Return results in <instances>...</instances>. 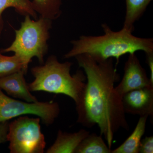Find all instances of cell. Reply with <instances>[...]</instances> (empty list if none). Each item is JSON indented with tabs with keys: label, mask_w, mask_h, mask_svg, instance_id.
I'll return each mask as SVG.
<instances>
[{
	"label": "cell",
	"mask_w": 153,
	"mask_h": 153,
	"mask_svg": "<svg viewBox=\"0 0 153 153\" xmlns=\"http://www.w3.org/2000/svg\"><path fill=\"white\" fill-rule=\"evenodd\" d=\"M74 57L87 80L76 104L77 122L88 128L98 126L100 135L111 149L115 134L121 128L129 130L123 97L115 88V83L120 79L117 66L112 58L97 62L87 55Z\"/></svg>",
	"instance_id": "1"
},
{
	"label": "cell",
	"mask_w": 153,
	"mask_h": 153,
	"mask_svg": "<svg viewBox=\"0 0 153 153\" xmlns=\"http://www.w3.org/2000/svg\"><path fill=\"white\" fill-rule=\"evenodd\" d=\"M104 34L101 36H80L71 41L72 48L64 55L66 59L80 55H87L97 62L111 58L116 59L117 66L120 58L126 54L142 51L145 54L153 53L152 38H143L134 36L132 32L122 28L113 31L107 24L101 25Z\"/></svg>",
	"instance_id": "2"
},
{
	"label": "cell",
	"mask_w": 153,
	"mask_h": 153,
	"mask_svg": "<svg viewBox=\"0 0 153 153\" xmlns=\"http://www.w3.org/2000/svg\"><path fill=\"white\" fill-rule=\"evenodd\" d=\"M72 65L71 62L60 63L56 56H50L45 64L31 69L35 79L28 84L29 89L31 91L64 94L77 104L85 88L86 76L80 70L71 75Z\"/></svg>",
	"instance_id": "3"
},
{
	"label": "cell",
	"mask_w": 153,
	"mask_h": 153,
	"mask_svg": "<svg viewBox=\"0 0 153 153\" xmlns=\"http://www.w3.org/2000/svg\"><path fill=\"white\" fill-rule=\"evenodd\" d=\"M52 27V21L40 17L36 21L25 16L21 28L15 30L16 38L10 46L2 49L1 53L13 52L19 56L23 64V71H27L29 63L33 57L38 59L39 63L44 64V56L48 50L47 41L49 31Z\"/></svg>",
	"instance_id": "4"
},
{
	"label": "cell",
	"mask_w": 153,
	"mask_h": 153,
	"mask_svg": "<svg viewBox=\"0 0 153 153\" xmlns=\"http://www.w3.org/2000/svg\"><path fill=\"white\" fill-rule=\"evenodd\" d=\"M40 118L20 116L9 124L7 141L11 153H43L46 147Z\"/></svg>",
	"instance_id": "5"
},
{
	"label": "cell",
	"mask_w": 153,
	"mask_h": 153,
	"mask_svg": "<svg viewBox=\"0 0 153 153\" xmlns=\"http://www.w3.org/2000/svg\"><path fill=\"white\" fill-rule=\"evenodd\" d=\"M60 112V106L57 102L20 101L6 95L0 89V123L31 114L37 116L44 124L48 126L53 123Z\"/></svg>",
	"instance_id": "6"
},
{
	"label": "cell",
	"mask_w": 153,
	"mask_h": 153,
	"mask_svg": "<svg viewBox=\"0 0 153 153\" xmlns=\"http://www.w3.org/2000/svg\"><path fill=\"white\" fill-rule=\"evenodd\" d=\"M144 88H153V84L135 53L129 54L124 67L123 77L115 87V90L123 97L129 91Z\"/></svg>",
	"instance_id": "7"
},
{
	"label": "cell",
	"mask_w": 153,
	"mask_h": 153,
	"mask_svg": "<svg viewBox=\"0 0 153 153\" xmlns=\"http://www.w3.org/2000/svg\"><path fill=\"white\" fill-rule=\"evenodd\" d=\"M126 113L153 117V88H144L126 93L123 97Z\"/></svg>",
	"instance_id": "8"
},
{
	"label": "cell",
	"mask_w": 153,
	"mask_h": 153,
	"mask_svg": "<svg viewBox=\"0 0 153 153\" xmlns=\"http://www.w3.org/2000/svg\"><path fill=\"white\" fill-rule=\"evenodd\" d=\"M25 74L24 71H20L0 78V89L14 98L27 102H37L38 100L30 92L24 76Z\"/></svg>",
	"instance_id": "9"
},
{
	"label": "cell",
	"mask_w": 153,
	"mask_h": 153,
	"mask_svg": "<svg viewBox=\"0 0 153 153\" xmlns=\"http://www.w3.org/2000/svg\"><path fill=\"white\" fill-rule=\"evenodd\" d=\"M90 133L85 129L80 130L73 133L59 130L55 143L49 147L47 153H75L80 143Z\"/></svg>",
	"instance_id": "10"
},
{
	"label": "cell",
	"mask_w": 153,
	"mask_h": 153,
	"mask_svg": "<svg viewBox=\"0 0 153 153\" xmlns=\"http://www.w3.org/2000/svg\"><path fill=\"white\" fill-rule=\"evenodd\" d=\"M148 115L140 117L136 126L131 135L111 153H139L142 138L146 130Z\"/></svg>",
	"instance_id": "11"
},
{
	"label": "cell",
	"mask_w": 153,
	"mask_h": 153,
	"mask_svg": "<svg viewBox=\"0 0 153 153\" xmlns=\"http://www.w3.org/2000/svg\"><path fill=\"white\" fill-rule=\"evenodd\" d=\"M126 13L123 29L133 33L134 24L143 15L152 0H125Z\"/></svg>",
	"instance_id": "12"
},
{
	"label": "cell",
	"mask_w": 153,
	"mask_h": 153,
	"mask_svg": "<svg viewBox=\"0 0 153 153\" xmlns=\"http://www.w3.org/2000/svg\"><path fill=\"white\" fill-rule=\"evenodd\" d=\"M111 150L105 142L102 136L88 134L76 148L75 153H111Z\"/></svg>",
	"instance_id": "13"
},
{
	"label": "cell",
	"mask_w": 153,
	"mask_h": 153,
	"mask_svg": "<svg viewBox=\"0 0 153 153\" xmlns=\"http://www.w3.org/2000/svg\"><path fill=\"white\" fill-rule=\"evenodd\" d=\"M33 9L41 17L52 21L61 15L62 0H33Z\"/></svg>",
	"instance_id": "14"
},
{
	"label": "cell",
	"mask_w": 153,
	"mask_h": 153,
	"mask_svg": "<svg viewBox=\"0 0 153 153\" xmlns=\"http://www.w3.org/2000/svg\"><path fill=\"white\" fill-rule=\"evenodd\" d=\"M11 7L22 15H29L37 20V13L30 0H0V34L4 26L2 14L6 9Z\"/></svg>",
	"instance_id": "15"
},
{
	"label": "cell",
	"mask_w": 153,
	"mask_h": 153,
	"mask_svg": "<svg viewBox=\"0 0 153 153\" xmlns=\"http://www.w3.org/2000/svg\"><path fill=\"white\" fill-rule=\"evenodd\" d=\"M23 63L19 56H5L0 53V78L23 71Z\"/></svg>",
	"instance_id": "16"
},
{
	"label": "cell",
	"mask_w": 153,
	"mask_h": 153,
	"mask_svg": "<svg viewBox=\"0 0 153 153\" xmlns=\"http://www.w3.org/2000/svg\"><path fill=\"white\" fill-rule=\"evenodd\" d=\"M139 153H153V137H146L141 141Z\"/></svg>",
	"instance_id": "17"
},
{
	"label": "cell",
	"mask_w": 153,
	"mask_h": 153,
	"mask_svg": "<svg viewBox=\"0 0 153 153\" xmlns=\"http://www.w3.org/2000/svg\"><path fill=\"white\" fill-rule=\"evenodd\" d=\"M9 124V121L0 123V144L7 141Z\"/></svg>",
	"instance_id": "18"
},
{
	"label": "cell",
	"mask_w": 153,
	"mask_h": 153,
	"mask_svg": "<svg viewBox=\"0 0 153 153\" xmlns=\"http://www.w3.org/2000/svg\"><path fill=\"white\" fill-rule=\"evenodd\" d=\"M147 63L150 71V76L149 78L151 82L153 84V53L146 54Z\"/></svg>",
	"instance_id": "19"
}]
</instances>
